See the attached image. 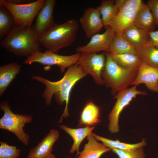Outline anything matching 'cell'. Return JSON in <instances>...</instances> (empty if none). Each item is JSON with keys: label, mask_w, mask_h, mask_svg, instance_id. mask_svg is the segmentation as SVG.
I'll use <instances>...</instances> for the list:
<instances>
[{"label": "cell", "mask_w": 158, "mask_h": 158, "mask_svg": "<svg viewBox=\"0 0 158 158\" xmlns=\"http://www.w3.org/2000/svg\"><path fill=\"white\" fill-rule=\"evenodd\" d=\"M16 25L9 11L0 4V40L1 41L12 31Z\"/></svg>", "instance_id": "cell-25"}, {"label": "cell", "mask_w": 158, "mask_h": 158, "mask_svg": "<svg viewBox=\"0 0 158 158\" xmlns=\"http://www.w3.org/2000/svg\"><path fill=\"white\" fill-rule=\"evenodd\" d=\"M66 158H71L70 157H67Z\"/></svg>", "instance_id": "cell-34"}, {"label": "cell", "mask_w": 158, "mask_h": 158, "mask_svg": "<svg viewBox=\"0 0 158 158\" xmlns=\"http://www.w3.org/2000/svg\"><path fill=\"white\" fill-rule=\"evenodd\" d=\"M100 107L93 102L86 103L80 114L78 127H92L100 122Z\"/></svg>", "instance_id": "cell-16"}, {"label": "cell", "mask_w": 158, "mask_h": 158, "mask_svg": "<svg viewBox=\"0 0 158 158\" xmlns=\"http://www.w3.org/2000/svg\"><path fill=\"white\" fill-rule=\"evenodd\" d=\"M78 28V22L74 19L60 24H55L39 40V42L47 50L56 53L74 42Z\"/></svg>", "instance_id": "cell-3"}, {"label": "cell", "mask_w": 158, "mask_h": 158, "mask_svg": "<svg viewBox=\"0 0 158 158\" xmlns=\"http://www.w3.org/2000/svg\"><path fill=\"white\" fill-rule=\"evenodd\" d=\"M125 0H104L97 8L100 14L104 26H109L118 13Z\"/></svg>", "instance_id": "cell-19"}, {"label": "cell", "mask_w": 158, "mask_h": 158, "mask_svg": "<svg viewBox=\"0 0 158 158\" xmlns=\"http://www.w3.org/2000/svg\"><path fill=\"white\" fill-rule=\"evenodd\" d=\"M59 131L51 129L49 133L35 147L30 150L27 157L45 158L50 155L54 145L59 138Z\"/></svg>", "instance_id": "cell-15"}, {"label": "cell", "mask_w": 158, "mask_h": 158, "mask_svg": "<svg viewBox=\"0 0 158 158\" xmlns=\"http://www.w3.org/2000/svg\"><path fill=\"white\" fill-rule=\"evenodd\" d=\"M110 54L129 53L137 55L136 47L123 35L115 34L108 52Z\"/></svg>", "instance_id": "cell-23"}, {"label": "cell", "mask_w": 158, "mask_h": 158, "mask_svg": "<svg viewBox=\"0 0 158 158\" xmlns=\"http://www.w3.org/2000/svg\"><path fill=\"white\" fill-rule=\"evenodd\" d=\"M0 158H18L20 155V150L16 146L10 145L0 142Z\"/></svg>", "instance_id": "cell-28"}, {"label": "cell", "mask_w": 158, "mask_h": 158, "mask_svg": "<svg viewBox=\"0 0 158 158\" xmlns=\"http://www.w3.org/2000/svg\"><path fill=\"white\" fill-rule=\"evenodd\" d=\"M88 74L77 63L69 67L63 77L59 80L50 81L39 76H34L32 78L42 83L45 86L42 95L47 106L51 104L52 97L59 105L65 103L63 113L58 122H61L63 118L69 116L68 107L71 90L76 83L86 76Z\"/></svg>", "instance_id": "cell-1"}, {"label": "cell", "mask_w": 158, "mask_h": 158, "mask_svg": "<svg viewBox=\"0 0 158 158\" xmlns=\"http://www.w3.org/2000/svg\"><path fill=\"white\" fill-rule=\"evenodd\" d=\"M87 138V142L77 158H100L103 154L111 150V148L98 142L92 134Z\"/></svg>", "instance_id": "cell-17"}, {"label": "cell", "mask_w": 158, "mask_h": 158, "mask_svg": "<svg viewBox=\"0 0 158 158\" xmlns=\"http://www.w3.org/2000/svg\"><path fill=\"white\" fill-rule=\"evenodd\" d=\"M46 0H37L26 4L17 5L0 0V4L6 7L11 13L16 25L31 27L33 21L44 5Z\"/></svg>", "instance_id": "cell-6"}, {"label": "cell", "mask_w": 158, "mask_h": 158, "mask_svg": "<svg viewBox=\"0 0 158 158\" xmlns=\"http://www.w3.org/2000/svg\"><path fill=\"white\" fill-rule=\"evenodd\" d=\"M144 84L150 90L158 92V68L141 63L136 77L131 85Z\"/></svg>", "instance_id": "cell-14"}, {"label": "cell", "mask_w": 158, "mask_h": 158, "mask_svg": "<svg viewBox=\"0 0 158 158\" xmlns=\"http://www.w3.org/2000/svg\"><path fill=\"white\" fill-rule=\"evenodd\" d=\"M133 24L148 32L154 31L156 25L147 4L143 3L136 14Z\"/></svg>", "instance_id": "cell-20"}, {"label": "cell", "mask_w": 158, "mask_h": 158, "mask_svg": "<svg viewBox=\"0 0 158 158\" xmlns=\"http://www.w3.org/2000/svg\"><path fill=\"white\" fill-rule=\"evenodd\" d=\"M136 48L141 63L158 68V49L148 45Z\"/></svg>", "instance_id": "cell-24"}, {"label": "cell", "mask_w": 158, "mask_h": 158, "mask_svg": "<svg viewBox=\"0 0 158 158\" xmlns=\"http://www.w3.org/2000/svg\"><path fill=\"white\" fill-rule=\"evenodd\" d=\"M152 14L156 25L158 26V0H149L147 4Z\"/></svg>", "instance_id": "cell-30"}, {"label": "cell", "mask_w": 158, "mask_h": 158, "mask_svg": "<svg viewBox=\"0 0 158 158\" xmlns=\"http://www.w3.org/2000/svg\"><path fill=\"white\" fill-rule=\"evenodd\" d=\"M101 77L104 84L111 89L115 96L119 91L131 85L137 76L138 69L126 68L118 64L108 53Z\"/></svg>", "instance_id": "cell-4"}, {"label": "cell", "mask_w": 158, "mask_h": 158, "mask_svg": "<svg viewBox=\"0 0 158 158\" xmlns=\"http://www.w3.org/2000/svg\"><path fill=\"white\" fill-rule=\"evenodd\" d=\"M122 35L136 47L147 45L149 41V32L133 24L125 29Z\"/></svg>", "instance_id": "cell-22"}, {"label": "cell", "mask_w": 158, "mask_h": 158, "mask_svg": "<svg viewBox=\"0 0 158 158\" xmlns=\"http://www.w3.org/2000/svg\"><path fill=\"white\" fill-rule=\"evenodd\" d=\"M143 2L141 0H125L118 13L109 25L116 35L133 24L138 10Z\"/></svg>", "instance_id": "cell-9"}, {"label": "cell", "mask_w": 158, "mask_h": 158, "mask_svg": "<svg viewBox=\"0 0 158 158\" xmlns=\"http://www.w3.org/2000/svg\"><path fill=\"white\" fill-rule=\"evenodd\" d=\"M93 135L97 140L101 141L107 147L111 148H116L123 150H128L143 147L146 143L143 139L141 142L134 144L125 143L120 142L118 140H114L99 136L92 133Z\"/></svg>", "instance_id": "cell-26"}, {"label": "cell", "mask_w": 158, "mask_h": 158, "mask_svg": "<svg viewBox=\"0 0 158 158\" xmlns=\"http://www.w3.org/2000/svg\"><path fill=\"white\" fill-rule=\"evenodd\" d=\"M149 40L147 45H152L158 49V30L149 32Z\"/></svg>", "instance_id": "cell-31"}, {"label": "cell", "mask_w": 158, "mask_h": 158, "mask_svg": "<svg viewBox=\"0 0 158 158\" xmlns=\"http://www.w3.org/2000/svg\"><path fill=\"white\" fill-rule=\"evenodd\" d=\"M27 158H30L27 157ZM45 158H55V157L54 155V154H53L52 153L50 155L47 157Z\"/></svg>", "instance_id": "cell-33"}, {"label": "cell", "mask_w": 158, "mask_h": 158, "mask_svg": "<svg viewBox=\"0 0 158 158\" xmlns=\"http://www.w3.org/2000/svg\"><path fill=\"white\" fill-rule=\"evenodd\" d=\"M109 54L118 64L124 68L138 69L141 63L138 55L129 53Z\"/></svg>", "instance_id": "cell-27"}, {"label": "cell", "mask_w": 158, "mask_h": 158, "mask_svg": "<svg viewBox=\"0 0 158 158\" xmlns=\"http://www.w3.org/2000/svg\"><path fill=\"white\" fill-rule=\"evenodd\" d=\"M111 150L117 154L119 158H145L143 147L135 149L125 150L116 148H111Z\"/></svg>", "instance_id": "cell-29"}, {"label": "cell", "mask_w": 158, "mask_h": 158, "mask_svg": "<svg viewBox=\"0 0 158 158\" xmlns=\"http://www.w3.org/2000/svg\"><path fill=\"white\" fill-rule=\"evenodd\" d=\"M7 2L12 4L20 5L31 3L33 1L30 0H5Z\"/></svg>", "instance_id": "cell-32"}, {"label": "cell", "mask_w": 158, "mask_h": 158, "mask_svg": "<svg viewBox=\"0 0 158 158\" xmlns=\"http://www.w3.org/2000/svg\"><path fill=\"white\" fill-rule=\"evenodd\" d=\"M147 95L145 91L137 90V86L135 85L121 90L117 93L114 97L116 99V101L108 115V129L111 133H116L119 130V117L124 108L137 95Z\"/></svg>", "instance_id": "cell-7"}, {"label": "cell", "mask_w": 158, "mask_h": 158, "mask_svg": "<svg viewBox=\"0 0 158 158\" xmlns=\"http://www.w3.org/2000/svg\"><path fill=\"white\" fill-rule=\"evenodd\" d=\"M80 53L69 56H63L46 50L44 52L38 51L34 53L27 58L23 63L31 65L38 63L43 65H56L59 67L60 71L63 73L65 69L72 65L77 63Z\"/></svg>", "instance_id": "cell-8"}, {"label": "cell", "mask_w": 158, "mask_h": 158, "mask_svg": "<svg viewBox=\"0 0 158 158\" xmlns=\"http://www.w3.org/2000/svg\"><path fill=\"white\" fill-rule=\"evenodd\" d=\"M115 34L109 26L107 27L105 31L102 34H96L90 38L86 45L76 48L77 53L96 52L101 51L109 52L111 41Z\"/></svg>", "instance_id": "cell-12"}, {"label": "cell", "mask_w": 158, "mask_h": 158, "mask_svg": "<svg viewBox=\"0 0 158 158\" xmlns=\"http://www.w3.org/2000/svg\"><path fill=\"white\" fill-rule=\"evenodd\" d=\"M0 109L4 111V115L0 119V128L13 133L20 141L28 146L30 141L29 135L25 132L23 128L26 123H31L32 116L14 113L11 109L8 101L1 103Z\"/></svg>", "instance_id": "cell-5"}, {"label": "cell", "mask_w": 158, "mask_h": 158, "mask_svg": "<svg viewBox=\"0 0 158 158\" xmlns=\"http://www.w3.org/2000/svg\"><path fill=\"white\" fill-rule=\"evenodd\" d=\"M106 54L96 52L80 53L77 63L88 74L92 77L98 85L104 84L101 77L106 60Z\"/></svg>", "instance_id": "cell-10"}, {"label": "cell", "mask_w": 158, "mask_h": 158, "mask_svg": "<svg viewBox=\"0 0 158 158\" xmlns=\"http://www.w3.org/2000/svg\"><path fill=\"white\" fill-rule=\"evenodd\" d=\"M0 46L15 55L28 58L41 51L39 40L32 27L15 25L11 32L4 38Z\"/></svg>", "instance_id": "cell-2"}, {"label": "cell", "mask_w": 158, "mask_h": 158, "mask_svg": "<svg viewBox=\"0 0 158 158\" xmlns=\"http://www.w3.org/2000/svg\"><path fill=\"white\" fill-rule=\"evenodd\" d=\"M55 4V0H46L37 15L35 23L32 28L39 40L55 24L53 16Z\"/></svg>", "instance_id": "cell-11"}, {"label": "cell", "mask_w": 158, "mask_h": 158, "mask_svg": "<svg viewBox=\"0 0 158 158\" xmlns=\"http://www.w3.org/2000/svg\"><path fill=\"white\" fill-rule=\"evenodd\" d=\"M20 66L11 62L0 67V96H2L11 82L19 73Z\"/></svg>", "instance_id": "cell-21"}, {"label": "cell", "mask_w": 158, "mask_h": 158, "mask_svg": "<svg viewBox=\"0 0 158 158\" xmlns=\"http://www.w3.org/2000/svg\"><path fill=\"white\" fill-rule=\"evenodd\" d=\"M59 127L72 138L73 143L69 152L73 154L76 152V156L78 155L80 152L79 150L81 143L86 137L91 134L95 128V126H94L73 128L63 125H59Z\"/></svg>", "instance_id": "cell-18"}, {"label": "cell", "mask_w": 158, "mask_h": 158, "mask_svg": "<svg viewBox=\"0 0 158 158\" xmlns=\"http://www.w3.org/2000/svg\"><path fill=\"white\" fill-rule=\"evenodd\" d=\"M79 22L86 37L89 39L98 33L104 26L97 8L89 7L86 9L80 18Z\"/></svg>", "instance_id": "cell-13"}]
</instances>
